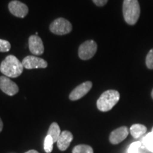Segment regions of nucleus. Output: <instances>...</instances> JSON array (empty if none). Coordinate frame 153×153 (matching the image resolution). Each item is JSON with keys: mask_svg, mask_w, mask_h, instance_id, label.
I'll return each mask as SVG.
<instances>
[{"mask_svg": "<svg viewBox=\"0 0 153 153\" xmlns=\"http://www.w3.org/2000/svg\"><path fill=\"white\" fill-rule=\"evenodd\" d=\"M22 62L14 55H8L0 65V72L8 77L16 78L24 70Z\"/></svg>", "mask_w": 153, "mask_h": 153, "instance_id": "f257e3e1", "label": "nucleus"}, {"mask_svg": "<svg viewBox=\"0 0 153 153\" xmlns=\"http://www.w3.org/2000/svg\"><path fill=\"white\" fill-rule=\"evenodd\" d=\"M123 14L126 22L135 25L140 15V7L137 0H123Z\"/></svg>", "mask_w": 153, "mask_h": 153, "instance_id": "f03ea898", "label": "nucleus"}, {"mask_svg": "<svg viewBox=\"0 0 153 153\" xmlns=\"http://www.w3.org/2000/svg\"><path fill=\"white\" fill-rule=\"evenodd\" d=\"M120 99V94L118 91L110 89L104 91L100 96L97 102V108L102 112L111 110Z\"/></svg>", "mask_w": 153, "mask_h": 153, "instance_id": "7ed1b4c3", "label": "nucleus"}, {"mask_svg": "<svg viewBox=\"0 0 153 153\" xmlns=\"http://www.w3.org/2000/svg\"><path fill=\"white\" fill-rule=\"evenodd\" d=\"M50 30L53 33L62 36L72 31V26L71 23L64 18H58L51 23Z\"/></svg>", "mask_w": 153, "mask_h": 153, "instance_id": "20e7f679", "label": "nucleus"}, {"mask_svg": "<svg viewBox=\"0 0 153 153\" xmlns=\"http://www.w3.org/2000/svg\"><path fill=\"white\" fill-rule=\"evenodd\" d=\"M97 51V44L92 40L84 42L80 45L78 55L80 59L87 60L91 59L96 54Z\"/></svg>", "mask_w": 153, "mask_h": 153, "instance_id": "39448f33", "label": "nucleus"}, {"mask_svg": "<svg viewBox=\"0 0 153 153\" xmlns=\"http://www.w3.org/2000/svg\"><path fill=\"white\" fill-rule=\"evenodd\" d=\"M22 64L24 68L28 70L37 68H46L48 62L43 59L34 56V55H28L22 60Z\"/></svg>", "mask_w": 153, "mask_h": 153, "instance_id": "423d86ee", "label": "nucleus"}, {"mask_svg": "<svg viewBox=\"0 0 153 153\" xmlns=\"http://www.w3.org/2000/svg\"><path fill=\"white\" fill-rule=\"evenodd\" d=\"M0 89L9 96L16 94L19 90L16 84L6 76H0Z\"/></svg>", "mask_w": 153, "mask_h": 153, "instance_id": "0eeeda50", "label": "nucleus"}, {"mask_svg": "<svg viewBox=\"0 0 153 153\" xmlns=\"http://www.w3.org/2000/svg\"><path fill=\"white\" fill-rule=\"evenodd\" d=\"M92 87V83L91 82L87 81L83 82L81 85L77 86L76 88H74L72 92L70 93L69 98L71 101H76L79 100L81 98L87 94L90 91V89Z\"/></svg>", "mask_w": 153, "mask_h": 153, "instance_id": "6e6552de", "label": "nucleus"}, {"mask_svg": "<svg viewBox=\"0 0 153 153\" xmlns=\"http://www.w3.org/2000/svg\"><path fill=\"white\" fill-rule=\"evenodd\" d=\"M8 7L9 11L11 14L19 18H24L28 13V8L27 6L17 0L10 1Z\"/></svg>", "mask_w": 153, "mask_h": 153, "instance_id": "1a4fd4ad", "label": "nucleus"}, {"mask_svg": "<svg viewBox=\"0 0 153 153\" xmlns=\"http://www.w3.org/2000/svg\"><path fill=\"white\" fill-rule=\"evenodd\" d=\"M129 133V130L126 126H122L118 128L115 129L110 134L109 140L111 143L117 145L124 140Z\"/></svg>", "mask_w": 153, "mask_h": 153, "instance_id": "9d476101", "label": "nucleus"}, {"mask_svg": "<svg viewBox=\"0 0 153 153\" xmlns=\"http://www.w3.org/2000/svg\"><path fill=\"white\" fill-rule=\"evenodd\" d=\"M28 47L30 53L33 55H41L44 53V45L41 38L34 35L28 39Z\"/></svg>", "mask_w": 153, "mask_h": 153, "instance_id": "9b49d317", "label": "nucleus"}, {"mask_svg": "<svg viewBox=\"0 0 153 153\" xmlns=\"http://www.w3.org/2000/svg\"><path fill=\"white\" fill-rule=\"evenodd\" d=\"M72 140H73V135L71 132L68 131L61 132L60 135L57 141V148L61 151H65L69 148Z\"/></svg>", "mask_w": 153, "mask_h": 153, "instance_id": "f8f14e48", "label": "nucleus"}, {"mask_svg": "<svg viewBox=\"0 0 153 153\" xmlns=\"http://www.w3.org/2000/svg\"><path fill=\"white\" fill-rule=\"evenodd\" d=\"M131 135L134 138H138L147 132L146 126L142 124H133L130 128Z\"/></svg>", "mask_w": 153, "mask_h": 153, "instance_id": "ddd939ff", "label": "nucleus"}, {"mask_svg": "<svg viewBox=\"0 0 153 153\" xmlns=\"http://www.w3.org/2000/svg\"><path fill=\"white\" fill-rule=\"evenodd\" d=\"M61 134V131L60 128V126L57 123H53L50 126L48 131V135H51L53 137V142L57 143V139Z\"/></svg>", "mask_w": 153, "mask_h": 153, "instance_id": "4468645a", "label": "nucleus"}, {"mask_svg": "<svg viewBox=\"0 0 153 153\" xmlns=\"http://www.w3.org/2000/svg\"><path fill=\"white\" fill-rule=\"evenodd\" d=\"M143 143L146 148L151 152H153V132L147 134L143 138Z\"/></svg>", "mask_w": 153, "mask_h": 153, "instance_id": "2eb2a0df", "label": "nucleus"}, {"mask_svg": "<svg viewBox=\"0 0 153 153\" xmlns=\"http://www.w3.org/2000/svg\"><path fill=\"white\" fill-rule=\"evenodd\" d=\"M72 153H94L92 148L87 145H76L72 150Z\"/></svg>", "mask_w": 153, "mask_h": 153, "instance_id": "dca6fc26", "label": "nucleus"}, {"mask_svg": "<svg viewBox=\"0 0 153 153\" xmlns=\"http://www.w3.org/2000/svg\"><path fill=\"white\" fill-rule=\"evenodd\" d=\"M53 140L51 135H47L44 140V150L46 153H51L53 150Z\"/></svg>", "mask_w": 153, "mask_h": 153, "instance_id": "f3484780", "label": "nucleus"}, {"mask_svg": "<svg viewBox=\"0 0 153 153\" xmlns=\"http://www.w3.org/2000/svg\"><path fill=\"white\" fill-rule=\"evenodd\" d=\"M11 49V44L6 40L0 39V52H8Z\"/></svg>", "mask_w": 153, "mask_h": 153, "instance_id": "a211bd4d", "label": "nucleus"}, {"mask_svg": "<svg viewBox=\"0 0 153 153\" xmlns=\"http://www.w3.org/2000/svg\"><path fill=\"white\" fill-rule=\"evenodd\" d=\"M142 146V143L140 142H135L133 143L130 145L128 148V153H139L140 148Z\"/></svg>", "mask_w": 153, "mask_h": 153, "instance_id": "6ab92c4d", "label": "nucleus"}, {"mask_svg": "<svg viewBox=\"0 0 153 153\" xmlns=\"http://www.w3.org/2000/svg\"><path fill=\"white\" fill-rule=\"evenodd\" d=\"M146 65L149 69L153 70V48L151 49L147 55Z\"/></svg>", "mask_w": 153, "mask_h": 153, "instance_id": "aec40b11", "label": "nucleus"}, {"mask_svg": "<svg viewBox=\"0 0 153 153\" xmlns=\"http://www.w3.org/2000/svg\"><path fill=\"white\" fill-rule=\"evenodd\" d=\"M93 2L98 7H103L108 2V0H92Z\"/></svg>", "mask_w": 153, "mask_h": 153, "instance_id": "412c9836", "label": "nucleus"}, {"mask_svg": "<svg viewBox=\"0 0 153 153\" xmlns=\"http://www.w3.org/2000/svg\"><path fill=\"white\" fill-rule=\"evenodd\" d=\"M2 129H3V122L1 118H0V133L2 131Z\"/></svg>", "mask_w": 153, "mask_h": 153, "instance_id": "4be33fe9", "label": "nucleus"}, {"mask_svg": "<svg viewBox=\"0 0 153 153\" xmlns=\"http://www.w3.org/2000/svg\"><path fill=\"white\" fill-rule=\"evenodd\" d=\"M25 153H40V152H38V151H36L35 150H30L27 151V152Z\"/></svg>", "mask_w": 153, "mask_h": 153, "instance_id": "5701e85b", "label": "nucleus"}, {"mask_svg": "<svg viewBox=\"0 0 153 153\" xmlns=\"http://www.w3.org/2000/svg\"><path fill=\"white\" fill-rule=\"evenodd\" d=\"M151 96H152V99H153V89H152V94H151Z\"/></svg>", "mask_w": 153, "mask_h": 153, "instance_id": "b1692460", "label": "nucleus"}, {"mask_svg": "<svg viewBox=\"0 0 153 153\" xmlns=\"http://www.w3.org/2000/svg\"><path fill=\"white\" fill-rule=\"evenodd\" d=\"M152 131L153 132V127H152Z\"/></svg>", "mask_w": 153, "mask_h": 153, "instance_id": "393cba45", "label": "nucleus"}]
</instances>
